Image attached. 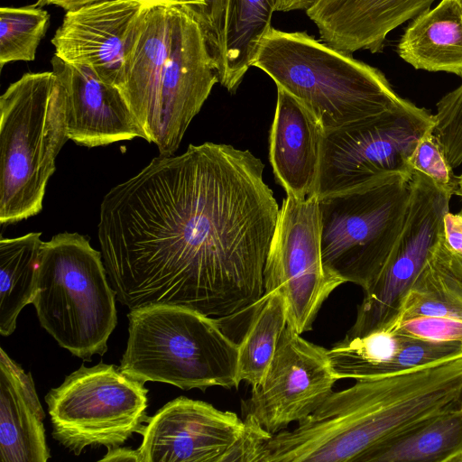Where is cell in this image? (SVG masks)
Wrapping results in <instances>:
<instances>
[{
  "instance_id": "cell-39",
  "label": "cell",
  "mask_w": 462,
  "mask_h": 462,
  "mask_svg": "<svg viewBox=\"0 0 462 462\" xmlns=\"http://www.w3.org/2000/svg\"><path fill=\"white\" fill-rule=\"evenodd\" d=\"M455 260L457 263V264L460 267V269L462 270V260H457V259H455Z\"/></svg>"
},
{
  "instance_id": "cell-20",
  "label": "cell",
  "mask_w": 462,
  "mask_h": 462,
  "mask_svg": "<svg viewBox=\"0 0 462 462\" xmlns=\"http://www.w3.org/2000/svg\"><path fill=\"white\" fill-rule=\"evenodd\" d=\"M45 413L30 373L0 350V461L46 462Z\"/></svg>"
},
{
  "instance_id": "cell-4",
  "label": "cell",
  "mask_w": 462,
  "mask_h": 462,
  "mask_svg": "<svg viewBox=\"0 0 462 462\" xmlns=\"http://www.w3.org/2000/svg\"><path fill=\"white\" fill-rule=\"evenodd\" d=\"M69 140L66 93L53 71L26 73L0 97V223L42 208L55 160Z\"/></svg>"
},
{
  "instance_id": "cell-19",
  "label": "cell",
  "mask_w": 462,
  "mask_h": 462,
  "mask_svg": "<svg viewBox=\"0 0 462 462\" xmlns=\"http://www.w3.org/2000/svg\"><path fill=\"white\" fill-rule=\"evenodd\" d=\"M324 135L316 117L290 93L277 87L269 160L275 180L286 195L304 199L315 194Z\"/></svg>"
},
{
  "instance_id": "cell-18",
  "label": "cell",
  "mask_w": 462,
  "mask_h": 462,
  "mask_svg": "<svg viewBox=\"0 0 462 462\" xmlns=\"http://www.w3.org/2000/svg\"><path fill=\"white\" fill-rule=\"evenodd\" d=\"M334 374L342 378L395 374L462 356V343L432 342L386 327L361 337L340 340L328 350Z\"/></svg>"
},
{
  "instance_id": "cell-11",
  "label": "cell",
  "mask_w": 462,
  "mask_h": 462,
  "mask_svg": "<svg viewBox=\"0 0 462 462\" xmlns=\"http://www.w3.org/2000/svg\"><path fill=\"white\" fill-rule=\"evenodd\" d=\"M411 173L403 226L381 273L364 291L349 337H364L398 319L407 292L442 237L443 217L453 195L423 173Z\"/></svg>"
},
{
  "instance_id": "cell-9",
  "label": "cell",
  "mask_w": 462,
  "mask_h": 462,
  "mask_svg": "<svg viewBox=\"0 0 462 462\" xmlns=\"http://www.w3.org/2000/svg\"><path fill=\"white\" fill-rule=\"evenodd\" d=\"M433 115L411 101L371 117L325 131L318 198L394 173L411 175L408 161Z\"/></svg>"
},
{
  "instance_id": "cell-16",
  "label": "cell",
  "mask_w": 462,
  "mask_h": 462,
  "mask_svg": "<svg viewBox=\"0 0 462 462\" xmlns=\"http://www.w3.org/2000/svg\"><path fill=\"white\" fill-rule=\"evenodd\" d=\"M52 71L64 87L69 140L88 148L146 135L121 90L90 68L65 62L56 55Z\"/></svg>"
},
{
  "instance_id": "cell-2",
  "label": "cell",
  "mask_w": 462,
  "mask_h": 462,
  "mask_svg": "<svg viewBox=\"0 0 462 462\" xmlns=\"http://www.w3.org/2000/svg\"><path fill=\"white\" fill-rule=\"evenodd\" d=\"M462 406V356L356 379L291 430L263 439L256 462H356L373 447Z\"/></svg>"
},
{
  "instance_id": "cell-33",
  "label": "cell",
  "mask_w": 462,
  "mask_h": 462,
  "mask_svg": "<svg viewBox=\"0 0 462 462\" xmlns=\"http://www.w3.org/2000/svg\"><path fill=\"white\" fill-rule=\"evenodd\" d=\"M442 242L457 260H462V214L448 211L443 217Z\"/></svg>"
},
{
  "instance_id": "cell-24",
  "label": "cell",
  "mask_w": 462,
  "mask_h": 462,
  "mask_svg": "<svg viewBox=\"0 0 462 462\" xmlns=\"http://www.w3.org/2000/svg\"><path fill=\"white\" fill-rule=\"evenodd\" d=\"M277 0H228L220 83L236 93L272 26Z\"/></svg>"
},
{
  "instance_id": "cell-36",
  "label": "cell",
  "mask_w": 462,
  "mask_h": 462,
  "mask_svg": "<svg viewBox=\"0 0 462 462\" xmlns=\"http://www.w3.org/2000/svg\"><path fill=\"white\" fill-rule=\"evenodd\" d=\"M319 0H277L276 11L289 12L295 10L307 11Z\"/></svg>"
},
{
  "instance_id": "cell-35",
  "label": "cell",
  "mask_w": 462,
  "mask_h": 462,
  "mask_svg": "<svg viewBox=\"0 0 462 462\" xmlns=\"http://www.w3.org/2000/svg\"><path fill=\"white\" fill-rule=\"evenodd\" d=\"M98 1L102 0H37L35 5L42 7L49 5H54L69 11Z\"/></svg>"
},
{
  "instance_id": "cell-30",
  "label": "cell",
  "mask_w": 462,
  "mask_h": 462,
  "mask_svg": "<svg viewBox=\"0 0 462 462\" xmlns=\"http://www.w3.org/2000/svg\"><path fill=\"white\" fill-rule=\"evenodd\" d=\"M188 5L182 7L200 26L218 73L225 51L228 0H188Z\"/></svg>"
},
{
  "instance_id": "cell-3",
  "label": "cell",
  "mask_w": 462,
  "mask_h": 462,
  "mask_svg": "<svg viewBox=\"0 0 462 462\" xmlns=\"http://www.w3.org/2000/svg\"><path fill=\"white\" fill-rule=\"evenodd\" d=\"M253 67L299 100L324 131L379 115L402 100L381 70L306 32L272 27Z\"/></svg>"
},
{
  "instance_id": "cell-13",
  "label": "cell",
  "mask_w": 462,
  "mask_h": 462,
  "mask_svg": "<svg viewBox=\"0 0 462 462\" xmlns=\"http://www.w3.org/2000/svg\"><path fill=\"white\" fill-rule=\"evenodd\" d=\"M171 38L157 116L148 135L161 156L173 155L191 120L216 83L217 73L200 26L182 6H171Z\"/></svg>"
},
{
  "instance_id": "cell-34",
  "label": "cell",
  "mask_w": 462,
  "mask_h": 462,
  "mask_svg": "<svg viewBox=\"0 0 462 462\" xmlns=\"http://www.w3.org/2000/svg\"><path fill=\"white\" fill-rule=\"evenodd\" d=\"M99 461H134L140 462L138 449L116 447L107 449V453Z\"/></svg>"
},
{
  "instance_id": "cell-10",
  "label": "cell",
  "mask_w": 462,
  "mask_h": 462,
  "mask_svg": "<svg viewBox=\"0 0 462 462\" xmlns=\"http://www.w3.org/2000/svg\"><path fill=\"white\" fill-rule=\"evenodd\" d=\"M264 293L285 298L287 324L302 334L312 329L324 301L344 282L323 264L319 199L286 195L276 221L263 270Z\"/></svg>"
},
{
  "instance_id": "cell-7",
  "label": "cell",
  "mask_w": 462,
  "mask_h": 462,
  "mask_svg": "<svg viewBox=\"0 0 462 462\" xmlns=\"http://www.w3.org/2000/svg\"><path fill=\"white\" fill-rule=\"evenodd\" d=\"M411 180L389 174L318 198L321 257L330 273L364 291L374 282L403 226Z\"/></svg>"
},
{
  "instance_id": "cell-1",
  "label": "cell",
  "mask_w": 462,
  "mask_h": 462,
  "mask_svg": "<svg viewBox=\"0 0 462 462\" xmlns=\"http://www.w3.org/2000/svg\"><path fill=\"white\" fill-rule=\"evenodd\" d=\"M263 170L248 150L207 142L112 188L97 236L117 300L221 319L252 308L280 208Z\"/></svg>"
},
{
  "instance_id": "cell-25",
  "label": "cell",
  "mask_w": 462,
  "mask_h": 462,
  "mask_svg": "<svg viewBox=\"0 0 462 462\" xmlns=\"http://www.w3.org/2000/svg\"><path fill=\"white\" fill-rule=\"evenodd\" d=\"M414 317L462 320V270L442 239L407 292L395 322Z\"/></svg>"
},
{
  "instance_id": "cell-21",
  "label": "cell",
  "mask_w": 462,
  "mask_h": 462,
  "mask_svg": "<svg viewBox=\"0 0 462 462\" xmlns=\"http://www.w3.org/2000/svg\"><path fill=\"white\" fill-rule=\"evenodd\" d=\"M171 6L150 7L119 89L146 135L153 126L171 38Z\"/></svg>"
},
{
  "instance_id": "cell-12",
  "label": "cell",
  "mask_w": 462,
  "mask_h": 462,
  "mask_svg": "<svg viewBox=\"0 0 462 462\" xmlns=\"http://www.w3.org/2000/svg\"><path fill=\"white\" fill-rule=\"evenodd\" d=\"M337 380L328 349L307 341L287 324L262 381L243 402L244 420L274 435L312 414Z\"/></svg>"
},
{
  "instance_id": "cell-41",
  "label": "cell",
  "mask_w": 462,
  "mask_h": 462,
  "mask_svg": "<svg viewBox=\"0 0 462 462\" xmlns=\"http://www.w3.org/2000/svg\"><path fill=\"white\" fill-rule=\"evenodd\" d=\"M459 213H460V214H462V208H461V210L459 211Z\"/></svg>"
},
{
  "instance_id": "cell-5",
  "label": "cell",
  "mask_w": 462,
  "mask_h": 462,
  "mask_svg": "<svg viewBox=\"0 0 462 462\" xmlns=\"http://www.w3.org/2000/svg\"><path fill=\"white\" fill-rule=\"evenodd\" d=\"M127 317L128 339L119 365L125 374L185 391L238 387V344L218 319L169 305L132 310Z\"/></svg>"
},
{
  "instance_id": "cell-32",
  "label": "cell",
  "mask_w": 462,
  "mask_h": 462,
  "mask_svg": "<svg viewBox=\"0 0 462 462\" xmlns=\"http://www.w3.org/2000/svg\"><path fill=\"white\" fill-rule=\"evenodd\" d=\"M390 327L394 328L401 334L423 340L462 343V320L460 319L414 317L396 321Z\"/></svg>"
},
{
  "instance_id": "cell-8",
  "label": "cell",
  "mask_w": 462,
  "mask_h": 462,
  "mask_svg": "<svg viewBox=\"0 0 462 462\" xmlns=\"http://www.w3.org/2000/svg\"><path fill=\"white\" fill-rule=\"evenodd\" d=\"M147 393L119 366L81 365L45 396L52 437L77 456L89 446L119 447L148 421Z\"/></svg>"
},
{
  "instance_id": "cell-15",
  "label": "cell",
  "mask_w": 462,
  "mask_h": 462,
  "mask_svg": "<svg viewBox=\"0 0 462 462\" xmlns=\"http://www.w3.org/2000/svg\"><path fill=\"white\" fill-rule=\"evenodd\" d=\"M245 432L236 413L180 396L144 425L140 462H231Z\"/></svg>"
},
{
  "instance_id": "cell-6",
  "label": "cell",
  "mask_w": 462,
  "mask_h": 462,
  "mask_svg": "<svg viewBox=\"0 0 462 462\" xmlns=\"http://www.w3.org/2000/svg\"><path fill=\"white\" fill-rule=\"evenodd\" d=\"M116 298L101 252L87 237L64 232L42 243L32 304L60 346L87 361L103 356L117 324Z\"/></svg>"
},
{
  "instance_id": "cell-38",
  "label": "cell",
  "mask_w": 462,
  "mask_h": 462,
  "mask_svg": "<svg viewBox=\"0 0 462 462\" xmlns=\"http://www.w3.org/2000/svg\"><path fill=\"white\" fill-rule=\"evenodd\" d=\"M455 195L462 199V173L459 176H457V189L456 190Z\"/></svg>"
},
{
  "instance_id": "cell-29",
  "label": "cell",
  "mask_w": 462,
  "mask_h": 462,
  "mask_svg": "<svg viewBox=\"0 0 462 462\" xmlns=\"http://www.w3.org/2000/svg\"><path fill=\"white\" fill-rule=\"evenodd\" d=\"M432 134L454 170L462 164V84L437 104Z\"/></svg>"
},
{
  "instance_id": "cell-28",
  "label": "cell",
  "mask_w": 462,
  "mask_h": 462,
  "mask_svg": "<svg viewBox=\"0 0 462 462\" xmlns=\"http://www.w3.org/2000/svg\"><path fill=\"white\" fill-rule=\"evenodd\" d=\"M50 14L35 5L0 9V65L31 61L44 37Z\"/></svg>"
},
{
  "instance_id": "cell-26",
  "label": "cell",
  "mask_w": 462,
  "mask_h": 462,
  "mask_svg": "<svg viewBox=\"0 0 462 462\" xmlns=\"http://www.w3.org/2000/svg\"><path fill=\"white\" fill-rule=\"evenodd\" d=\"M41 233L0 239V333L10 336L21 310L32 303L42 245Z\"/></svg>"
},
{
  "instance_id": "cell-37",
  "label": "cell",
  "mask_w": 462,
  "mask_h": 462,
  "mask_svg": "<svg viewBox=\"0 0 462 462\" xmlns=\"http://www.w3.org/2000/svg\"><path fill=\"white\" fill-rule=\"evenodd\" d=\"M146 5L149 7L153 6H187L188 0H134Z\"/></svg>"
},
{
  "instance_id": "cell-22",
  "label": "cell",
  "mask_w": 462,
  "mask_h": 462,
  "mask_svg": "<svg viewBox=\"0 0 462 462\" xmlns=\"http://www.w3.org/2000/svg\"><path fill=\"white\" fill-rule=\"evenodd\" d=\"M397 52L416 69L462 77V11L456 0H441L412 20Z\"/></svg>"
},
{
  "instance_id": "cell-27",
  "label": "cell",
  "mask_w": 462,
  "mask_h": 462,
  "mask_svg": "<svg viewBox=\"0 0 462 462\" xmlns=\"http://www.w3.org/2000/svg\"><path fill=\"white\" fill-rule=\"evenodd\" d=\"M248 328L238 344V375L252 387L263 379L287 326L288 308L279 291L266 292L254 306Z\"/></svg>"
},
{
  "instance_id": "cell-17",
  "label": "cell",
  "mask_w": 462,
  "mask_h": 462,
  "mask_svg": "<svg viewBox=\"0 0 462 462\" xmlns=\"http://www.w3.org/2000/svg\"><path fill=\"white\" fill-rule=\"evenodd\" d=\"M436 0H319L306 11L321 41L347 53L382 51L389 32L430 9Z\"/></svg>"
},
{
  "instance_id": "cell-40",
  "label": "cell",
  "mask_w": 462,
  "mask_h": 462,
  "mask_svg": "<svg viewBox=\"0 0 462 462\" xmlns=\"http://www.w3.org/2000/svg\"><path fill=\"white\" fill-rule=\"evenodd\" d=\"M456 1L459 5L461 11H462V0H456Z\"/></svg>"
},
{
  "instance_id": "cell-23",
  "label": "cell",
  "mask_w": 462,
  "mask_h": 462,
  "mask_svg": "<svg viewBox=\"0 0 462 462\" xmlns=\"http://www.w3.org/2000/svg\"><path fill=\"white\" fill-rule=\"evenodd\" d=\"M356 462H462V406L379 443Z\"/></svg>"
},
{
  "instance_id": "cell-31",
  "label": "cell",
  "mask_w": 462,
  "mask_h": 462,
  "mask_svg": "<svg viewBox=\"0 0 462 462\" xmlns=\"http://www.w3.org/2000/svg\"><path fill=\"white\" fill-rule=\"evenodd\" d=\"M432 127L419 139L408 164L411 171L423 173L439 186L455 195L457 189V176L454 174L452 167L438 144L432 134Z\"/></svg>"
},
{
  "instance_id": "cell-14",
  "label": "cell",
  "mask_w": 462,
  "mask_h": 462,
  "mask_svg": "<svg viewBox=\"0 0 462 462\" xmlns=\"http://www.w3.org/2000/svg\"><path fill=\"white\" fill-rule=\"evenodd\" d=\"M149 8L134 0H102L67 11L51 39L54 55L119 88Z\"/></svg>"
}]
</instances>
